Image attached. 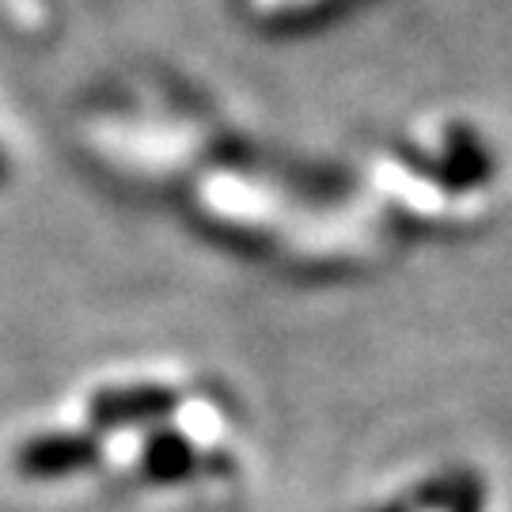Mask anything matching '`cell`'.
Here are the masks:
<instances>
[{
    "instance_id": "1",
    "label": "cell",
    "mask_w": 512,
    "mask_h": 512,
    "mask_svg": "<svg viewBox=\"0 0 512 512\" xmlns=\"http://www.w3.org/2000/svg\"><path fill=\"white\" fill-rule=\"evenodd\" d=\"M84 459V448H80V440H46V444H38L31 448L23 463L31 467V471H42V475H50V471H65V467H76Z\"/></svg>"
}]
</instances>
